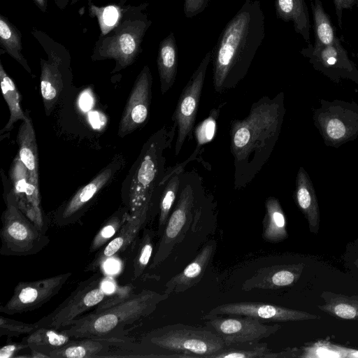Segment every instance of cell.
Segmentation results:
<instances>
[{
    "label": "cell",
    "instance_id": "obj_1",
    "mask_svg": "<svg viewBox=\"0 0 358 358\" xmlns=\"http://www.w3.org/2000/svg\"><path fill=\"white\" fill-rule=\"evenodd\" d=\"M285 114L284 93L264 96L252 103L248 115L230 124V150L234 158V188L246 187L269 159Z\"/></svg>",
    "mask_w": 358,
    "mask_h": 358
},
{
    "label": "cell",
    "instance_id": "obj_2",
    "mask_svg": "<svg viewBox=\"0 0 358 358\" xmlns=\"http://www.w3.org/2000/svg\"><path fill=\"white\" fill-rule=\"evenodd\" d=\"M265 36V17L258 0H246L222 31L213 52L215 91L233 89L245 77Z\"/></svg>",
    "mask_w": 358,
    "mask_h": 358
},
{
    "label": "cell",
    "instance_id": "obj_3",
    "mask_svg": "<svg viewBox=\"0 0 358 358\" xmlns=\"http://www.w3.org/2000/svg\"><path fill=\"white\" fill-rule=\"evenodd\" d=\"M176 127L171 131L163 126L144 143L122 184V198L130 216L149 213L155 197L161 196L168 179L165 151L174 138Z\"/></svg>",
    "mask_w": 358,
    "mask_h": 358
},
{
    "label": "cell",
    "instance_id": "obj_4",
    "mask_svg": "<svg viewBox=\"0 0 358 358\" xmlns=\"http://www.w3.org/2000/svg\"><path fill=\"white\" fill-rule=\"evenodd\" d=\"M169 294L143 289L124 302L100 313H90L62 328L73 338H127L124 327L151 315Z\"/></svg>",
    "mask_w": 358,
    "mask_h": 358
},
{
    "label": "cell",
    "instance_id": "obj_5",
    "mask_svg": "<svg viewBox=\"0 0 358 358\" xmlns=\"http://www.w3.org/2000/svg\"><path fill=\"white\" fill-rule=\"evenodd\" d=\"M148 5H123L117 24L95 42L92 60L113 59L115 66L112 73L131 65L141 52L143 39L152 24L145 12Z\"/></svg>",
    "mask_w": 358,
    "mask_h": 358
},
{
    "label": "cell",
    "instance_id": "obj_6",
    "mask_svg": "<svg viewBox=\"0 0 358 358\" xmlns=\"http://www.w3.org/2000/svg\"><path fill=\"white\" fill-rule=\"evenodd\" d=\"M140 345L149 354L171 352L175 357L211 358L226 346L222 339L208 328L184 324L164 326L145 334Z\"/></svg>",
    "mask_w": 358,
    "mask_h": 358
},
{
    "label": "cell",
    "instance_id": "obj_7",
    "mask_svg": "<svg viewBox=\"0 0 358 358\" xmlns=\"http://www.w3.org/2000/svg\"><path fill=\"white\" fill-rule=\"evenodd\" d=\"M6 209L1 215L0 254L5 256H28L37 254L50 240L17 207L11 186L4 187Z\"/></svg>",
    "mask_w": 358,
    "mask_h": 358
},
{
    "label": "cell",
    "instance_id": "obj_8",
    "mask_svg": "<svg viewBox=\"0 0 358 358\" xmlns=\"http://www.w3.org/2000/svg\"><path fill=\"white\" fill-rule=\"evenodd\" d=\"M31 33L41 46L47 58L41 57L40 90L47 115L57 103L71 76V55L69 50L45 32L33 27Z\"/></svg>",
    "mask_w": 358,
    "mask_h": 358
},
{
    "label": "cell",
    "instance_id": "obj_9",
    "mask_svg": "<svg viewBox=\"0 0 358 358\" xmlns=\"http://www.w3.org/2000/svg\"><path fill=\"white\" fill-rule=\"evenodd\" d=\"M200 182V178L196 173H182L178 201L164 228L150 268H155L167 259L185 236L193 220L196 190Z\"/></svg>",
    "mask_w": 358,
    "mask_h": 358
},
{
    "label": "cell",
    "instance_id": "obj_10",
    "mask_svg": "<svg viewBox=\"0 0 358 358\" xmlns=\"http://www.w3.org/2000/svg\"><path fill=\"white\" fill-rule=\"evenodd\" d=\"M313 113L314 124L328 146L338 148L358 136V105L321 100Z\"/></svg>",
    "mask_w": 358,
    "mask_h": 358
},
{
    "label": "cell",
    "instance_id": "obj_11",
    "mask_svg": "<svg viewBox=\"0 0 358 358\" xmlns=\"http://www.w3.org/2000/svg\"><path fill=\"white\" fill-rule=\"evenodd\" d=\"M50 358H137L150 357L139 344L129 338H73L50 353Z\"/></svg>",
    "mask_w": 358,
    "mask_h": 358
},
{
    "label": "cell",
    "instance_id": "obj_12",
    "mask_svg": "<svg viewBox=\"0 0 358 358\" xmlns=\"http://www.w3.org/2000/svg\"><path fill=\"white\" fill-rule=\"evenodd\" d=\"M213 52L208 51L184 87L172 116L177 129L175 155H178L187 138L191 140L198 112L201 94Z\"/></svg>",
    "mask_w": 358,
    "mask_h": 358
},
{
    "label": "cell",
    "instance_id": "obj_13",
    "mask_svg": "<svg viewBox=\"0 0 358 358\" xmlns=\"http://www.w3.org/2000/svg\"><path fill=\"white\" fill-rule=\"evenodd\" d=\"M102 277L95 273L78 285L51 313L36 322L38 327L62 329L80 315L96 307L106 296L101 286Z\"/></svg>",
    "mask_w": 358,
    "mask_h": 358
},
{
    "label": "cell",
    "instance_id": "obj_14",
    "mask_svg": "<svg viewBox=\"0 0 358 358\" xmlns=\"http://www.w3.org/2000/svg\"><path fill=\"white\" fill-rule=\"evenodd\" d=\"M223 317L219 315H206V327L217 334L226 347L255 343L277 332L279 324H265L259 320L248 316Z\"/></svg>",
    "mask_w": 358,
    "mask_h": 358
},
{
    "label": "cell",
    "instance_id": "obj_15",
    "mask_svg": "<svg viewBox=\"0 0 358 358\" xmlns=\"http://www.w3.org/2000/svg\"><path fill=\"white\" fill-rule=\"evenodd\" d=\"M68 272L34 281H21L0 312L8 315L22 313L39 308L55 296L71 276Z\"/></svg>",
    "mask_w": 358,
    "mask_h": 358
},
{
    "label": "cell",
    "instance_id": "obj_16",
    "mask_svg": "<svg viewBox=\"0 0 358 358\" xmlns=\"http://www.w3.org/2000/svg\"><path fill=\"white\" fill-rule=\"evenodd\" d=\"M123 159L116 158L90 182L80 188L55 213L54 223L65 227L78 222L89 208L97 194L110 181L120 168Z\"/></svg>",
    "mask_w": 358,
    "mask_h": 358
},
{
    "label": "cell",
    "instance_id": "obj_17",
    "mask_svg": "<svg viewBox=\"0 0 358 358\" xmlns=\"http://www.w3.org/2000/svg\"><path fill=\"white\" fill-rule=\"evenodd\" d=\"M152 77L148 66L137 76L119 124L117 135L123 138L136 131L147 121L152 97Z\"/></svg>",
    "mask_w": 358,
    "mask_h": 358
},
{
    "label": "cell",
    "instance_id": "obj_18",
    "mask_svg": "<svg viewBox=\"0 0 358 358\" xmlns=\"http://www.w3.org/2000/svg\"><path fill=\"white\" fill-rule=\"evenodd\" d=\"M208 315H243L259 320L273 322H295L320 318V316L306 311L255 302H236L219 305L210 310Z\"/></svg>",
    "mask_w": 358,
    "mask_h": 358
},
{
    "label": "cell",
    "instance_id": "obj_19",
    "mask_svg": "<svg viewBox=\"0 0 358 358\" xmlns=\"http://www.w3.org/2000/svg\"><path fill=\"white\" fill-rule=\"evenodd\" d=\"M312 59L318 69L332 80L338 83L347 78L358 84V72L337 37L331 45L313 51Z\"/></svg>",
    "mask_w": 358,
    "mask_h": 358
},
{
    "label": "cell",
    "instance_id": "obj_20",
    "mask_svg": "<svg viewBox=\"0 0 358 358\" xmlns=\"http://www.w3.org/2000/svg\"><path fill=\"white\" fill-rule=\"evenodd\" d=\"M305 268L303 263L276 264L263 267L242 285V289H278L295 285Z\"/></svg>",
    "mask_w": 358,
    "mask_h": 358
},
{
    "label": "cell",
    "instance_id": "obj_21",
    "mask_svg": "<svg viewBox=\"0 0 358 358\" xmlns=\"http://www.w3.org/2000/svg\"><path fill=\"white\" fill-rule=\"evenodd\" d=\"M217 243L208 241L199 252L194 259L181 272L171 278L165 284L164 293H181L198 284L215 253Z\"/></svg>",
    "mask_w": 358,
    "mask_h": 358
},
{
    "label": "cell",
    "instance_id": "obj_22",
    "mask_svg": "<svg viewBox=\"0 0 358 358\" xmlns=\"http://www.w3.org/2000/svg\"><path fill=\"white\" fill-rule=\"evenodd\" d=\"M148 213H142L129 219L122 226L117 235L96 253L92 261L85 267V271H95L112 256L123 252L138 235L145 222Z\"/></svg>",
    "mask_w": 358,
    "mask_h": 358
},
{
    "label": "cell",
    "instance_id": "obj_23",
    "mask_svg": "<svg viewBox=\"0 0 358 358\" xmlns=\"http://www.w3.org/2000/svg\"><path fill=\"white\" fill-rule=\"evenodd\" d=\"M294 198L308 222L310 231L317 234L320 224L319 203L310 176L302 166L296 175Z\"/></svg>",
    "mask_w": 358,
    "mask_h": 358
},
{
    "label": "cell",
    "instance_id": "obj_24",
    "mask_svg": "<svg viewBox=\"0 0 358 358\" xmlns=\"http://www.w3.org/2000/svg\"><path fill=\"white\" fill-rule=\"evenodd\" d=\"M157 65L161 92L165 94L175 83L178 69V48L172 32L159 43Z\"/></svg>",
    "mask_w": 358,
    "mask_h": 358
},
{
    "label": "cell",
    "instance_id": "obj_25",
    "mask_svg": "<svg viewBox=\"0 0 358 358\" xmlns=\"http://www.w3.org/2000/svg\"><path fill=\"white\" fill-rule=\"evenodd\" d=\"M18 155L29 171V177L39 185L38 157L33 122L29 115L22 121L17 135Z\"/></svg>",
    "mask_w": 358,
    "mask_h": 358
},
{
    "label": "cell",
    "instance_id": "obj_26",
    "mask_svg": "<svg viewBox=\"0 0 358 358\" xmlns=\"http://www.w3.org/2000/svg\"><path fill=\"white\" fill-rule=\"evenodd\" d=\"M320 298L324 303L318 309L336 319L358 321V294L345 295L323 291Z\"/></svg>",
    "mask_w": 358,
    "mask_h": 358
},
{
    "label": "cell",
    "instance_id": "obj_27",
    "mask_svg": "<svg viewBox=\"0 0 358 358\" xmlns=\"http://www.w3.org/2000/svg\"><path fill=\"white\" fill-rule=\"evenodd\" d=\"M262 237L265 241L279 243L288 237L285 213L278 199L269 196L265 201Z\"/></svg>",
    "mask_w": 358,
    "mask_h": 358
},
{
    "label": "cell",
    "instance_id": "obj_28",
    "mask_svg": "<svg viewBox=\"0 0 358 358\" xmlns=\"http://www.w3.org/2000/svg\"><path fill=\"white\" fill-rule=\"evenodd\" d=\"M73 339L62 329L38 327L27 334L22 341L27 343L29 348L40 351L50 357L52 351L66 345Z\"/></svg>",
    "mask_w": 358,
    "mask_h": 358
},
{
    "label": "cell",
    "instance_id": "obj_29",
    "mask_svg": "<svg viewBox=\"0 0 358 358\" xmlns=\"http://www.w3.org/2000/svg\"><path fill=\"white\" fill-rule=\"evenodd\" d=\"M192 157L193 155L188 160L177 166L167 169L168 179L164 186L159 199V231L164 230L180 189L181 174L184 171L186 163Z\"/></svg>",
    "mask_w": 358,
    "mask_h": 358
},
{
    "label": "cell",
    "instance_id": "obj_30",
    "mask_svg": "<svg viewBox=\"0 0 358 358\" xmlns=\"http://www.w3.org/2000/svg\"><path fill=\"white\" fill-rule=\"evenodd\" d=\"M277 17L294 24L296 32L309 41V17L304 0H275Z\"/></svg>",
    "mask_w": 358,
    "mask_h": 358
},
{
    "label": "cell",
    "instance_id": "obj_31",
    "mask_svg": "<svg viewBox=\"0 0 358 358\" xmlns=\"http://www.w3.org/2000/svg\"><path fill=\"white\" fill-rule=\"evenodd\" d=\"M22 35L6 16L0 14L1 50L16 60L29 73L31 70L22 54Z\"/></svg>",
    "mask_w": 358,
    "mask_h": 358
},
{
    "label": "cell",
    "instance_id": "obj_32",
    "mask_svg": "<svg viewBox=\"0 0 358 358\" xmlns=\"http://www.w3.org/2000/svg\"><path fill=\"white\" fill-rule=\"evenodd\" d=\"M0 83L3 97L8 104L10 117L7 124L1 130V134L10 131L14 124L19 120L24 121L28 117L27 112L24 113L20 106V96L13 80L8 76L1 61H0Z\"/></svg>",
    "mask_w": 358,
    "mask_h": 358
},
{
    "label": "cell",
    "instance_id": "obj_33",
    "mask_svg": "<svg viewBox=\"0 0 358 358\" xmlns=\"http://www.w3.org/2000/svg\"><path fill=\"white\" fill-rule=\"evenodd\" d=\"M11 189L19 209L30 220L31 213L27 200V189L29 178V171L18 154L10 168Z\"/></svg>",
    "mask_w": 358,
    "mask_h": 358
},
{
    "label": "cell",
    "instance_id": "obj_34",
    "mask_svg": "<svg viewBox=\"0 0 358 358\" xmlns=\"http://www.w3.org/2000/svg\"><path fill=\"white\" fill-rule=\"evenodd\" d=\"M129 217L130 214L125 206L109 217L94 236L90 247V253L99 250L113 239Z\"/></svg>",
    "mask_w": 358,
    "mask_h": 358
},
{
    "label": "cell",
    "instance_id": "obj_35",
    "mask_svg": "<svg viewBox=\"0 0 358 358\" xmlns=\"http://www.w3.org/2000/svg\"><path fill=\"white\" fill-rule=\"evenodd\" d=\"M312 9L315 34V43L313 51H315L331 45L336 36L331 20L319 0H315L314 4L312 3Z\"/></svg>",
    "mask_w": 358,
    "mask_h": 358
},
{
    "label": "cell",
    "instance_id": "obj_36",
    "mask_svg": "<svg viewBox=\"0 0 358 358\" xmlns=\"http://www.w3.org/2000/svg\"><path fill=\"white\" fill-rule=\"evenodd\" d=\"M124 3L121 1L119 5H108L99 7L92 2L89 3V14L92 17L97 19L101 34H108L118 22Z\"/></svg>",
    "mask_w": 358,
    "mask_h": 358
},
{
    "label": "cell",
    "instance_id": "obj_37",
    "mask_svg": "<svg viewBox=\"0 0 358 358\" xmlns=\"http://www.w3.org/2000/svg\"><path fill=\"white\" fill-rule=\"evenodd\" d=\"M155 231L145 229L133 263V279L141 277L147 268L154 249Z\"/></svg>",
    "mask_w": 358,
    "mask_h": 358
},
{
    "label": "cell",
    "instance_id": "obj_38",
    "mask_svg": "<svg viewBox=\"0 0 358 358\" xmlns=\"http://www.w3.org/2000/svg\"><path fill=\"white\" fill-rule=\"evenodd\" d=\"M271 351L265 343H257L252 347L236 348L233 346L225 347L213 355L211 358H266Z\"/></svg>",
    "mask_w": 358,
    "mask_h": 358
},
{
    "label": "cell",
    "instance_id": "obj_39",
    "mask_svg": "<svg viewBox=\"0 0 358 358\" xmlns=\"http://www.w3.org/2000/svg\"><path fill=\"white\" fill-rule=\"evenodd\" d=\"M38 327L36 322L26 323L13 319L0 316V336L8 338L27 335Z\"/></svg>",
    "mask_w": 358,
    "mask_h": 358
},
{
    "label": "cell",
    "instance_id": "obj_40",
    "mask_svg": "<svg viewBox=\"0 0 358 358\" xmlns=\"http://www.w3.org/2000/svg\"><path fill=\"white\" fill-rule=\"evenodd\" d=\"M220 105L217 108L211 110L210 115L205 119L196 128L194 133L196 139L197 147L199 148L201 145L210 142L215 136L216 130V120L219 116Z\"/></svg>",
    "mask_w": 358,
    "mask_h": 358
},
{
    "label": "cell",
    "instance_id": "obj_41",
    "mask_svg": "<svg viewBox=\"0 0 358 358\" xmlns=\"http://www.w3.org/2000/svg\"><path fill=\"white\" fill-rule=\"evenodd\" d=\"M134 289L135 287L131 283L118 286L111 294L106 295L104 299L96 306L92 313H100L124 302L134 294Z\"/></svg>",
    "mask_w": 358,
    "mask_h": 358
},
{
    "label": "cell",
    "instance_id": "obj_42",
    "mask_svg": "<svg viewBox=\"0 0 358 358\" xmlns=\"http://www.w3.org/2000/svg\"><path fill=\"white\" fill-rule=\"evenodd\" d=\"M29 348L23 341L8 343L0 349V358H16L22 350Z\"/></svg>",
    "mask_w": 358,
    "mask_h": 358
},
{
    "label": "cell",
    "instance_id": "obj_43",
    "mask_svg": "<svg viewBox=\"0 0 358 358\" xmlns=\"http://www.w3.org/2000/svg\"><path fill=\"white\" fill-rule=\"evenodd\" d=\"M208 0H185L184 13L187 17L196 16L203 10Z\"/></svg>",
    "mask_w": 358,
    "mask_h": 358
},
{
    "label": "cell",
    "instance_id": "obj_44",
    "mask_svg": "<svg viewBox=\"0 0 358 358\" xmlns=\"http://www.w3.org/2000/svg\"><path fill=\"white\" fill-rule=\"evenodd\" d=\"M334 1L338 15V23L340 27H341L342 10L344 8H350L353 5L355 0H334Z\"/></svg>",
    "mask_w": 358,
    "mask_h": 358
},
{
    "label": "cell",
    "instance_id": "obj_45",
    "mask_svg": "<svg viewBox=\"0 0 358 358\" xmlns=\"http://www.w3.org/2000/svg\"><path fill=\"white\" fill-rule=\"evenodd\" d=\"M30 350V355H29V357L30 358H50L48 355L38 351L33 348H29Z\"/></svg>",
    "mask_w": 358,
    "mask_h": 358
},
{
    "label": "cell",
    "instance_id": "obj_46",
    "mask_svg": "<svg viewBox=\"0 0 358 358\" xmlns=\"http://www.w3.org/2000/svg\"><path fill=\"white\" fill-rule=\"evenodd\" d=\"M36 6L43 13H45L48 8V0H32Z\"/></svg>",
    "mask_w": 358,
    "mask_h": 358
},
{
    "label": "cell",
    "instance_id": "obj_47",
    "mask_svg": "<svg viewBox=\"0 0 358 358\" xmlns=\"http://www.w3.org/2000/svg\"><path fill=\"white\" fill-rule=\"evenodd\" d=\"M355 265L358 268V258L355 261Z\"/></svg>",
    "mask_w": 358,
    "mask_h": 358
},
{
    "label": "cell",
    "instance_id": "obj_48",
    "mask_svg": "<svg viewBox=\"0 0 358 358\" xmlns=\"http://www.w3.org/2000/svg\"><path fill=\"white\" fill-rule=\"evenodd\" d=\"M355 244L358 248V239L355 240Z\"/></svg>",
    "mask_w": 358,
    "mask_h": 358
}]
</instances>
